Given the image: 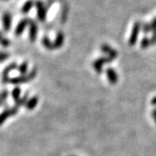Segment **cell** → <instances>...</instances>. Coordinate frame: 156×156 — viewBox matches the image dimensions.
Masks as SVG:
<instances>
[{"label": "cell", "mask_w": 156, "mask_h": 156, "mask_svg": "<svg viewBox=\"0 0 156 156\" xmlns=\"http://www.w3.org/2000/svg\"><path fill=\"white\" fill-rule=\"evenodd\" d=\"M37 76V69H33L30 72L27 74V75H24V76H17V77H13L10 79V83L11 84H21V83H28L32 81L34 78L36 77Z\"/></svg>", "instance_id": "obj_1"}, {"label": "cell", "mask_w": 156, "mask_h": 156, "mask_svg": "<svg viewBox=\"0 0 156 156\" xmlns=\"http://www.w3.org/2000/svg\"><path fill=\"white\" fill-rule=\"evenodd\" d=\"M35 5H36V8H37L38 20L41 21V22H44L46 20V15H47V8L45 7L42 1H37Z\"/></svg>", "instance_id": "obj_2"}, {"label": "cell", "mask_w": 156, "mask_h": 156, "mask_svg": "<svg viewBox=\"0 0 156 156\" xmlns=\"http://www.w3.org/2000/svg\"><path fill=\"white\" fill-rule=\"evenodd\" d=\"M113 61V59L110 58L109 56H103V57H100L98 59H96L94 62H93V68L95 69L96 73L101 74L102 72V66L104 63H108Z\"/></svg>", "instance_id": "obj_3"}, {"label": "cell", "mask_w": 156, "mask_h": 156, "mask_svg": "<svg viewBox=\"0 0 156 156\" xmlns=\"http://www.w3.org/2000/svg\"><path fill=\"white\" fill-rule=\"evenodd\" d=\"M17 69V65L15 62H13V63H11L10 65H8L3 70V73H2V83L7 84L10 83V79L11 78L9 77V73L12 71V70H14V69Z\"/></svg>", "instance_id": "obj_4"}, {"label": "cell", "mask_w": 156, "mask_h": 156, "mask_svg": "<svg viewBox=\"0 0 156 156\" xmlns=\"http://www.w3.org/2000/svg\"><path fill=\"white\" fill-rule=\"evenodd\" d=\"M140 26V24L139 22L134 23V27H133V30H132V33L130 35V37H129V40H128V44L131 46H133L137 41L138 35H139Z\"/></svg>", "instance_id": "obj_5"}, {"label": "cell", "mask_w": 156, "mask_h": 156, "mask_svg": "<svg viewBox=\"0 0 156 156\" xmlns=\"http://www.w3.org/2000/svg\"><path fill=\"white\" fill-rule=\"evenodd\" d=\"M29 25H30V31H29L30 40V42H35L37 36V25L34 20H30V19L29 22Z\"/></svg>", "instance_id": "obj_6"}, {"label": "cell", "mask_w": 156, "mask_h": 156, "mask_svg": "<svg viewBox=\"0 0 156 156\" xmlns=\"http://www.w3.org/2000/svg\"><path fill=\"white\" fill-rule=\"evenodd\" d=\"M29 22H30V19L29 18H24L21 20L19 23L17 24V26L16 27V30H15V35L16 36H20L22 35V33L24 31V29L27 27V25L29 24Z\"/></svg>", "instance_id": "obj_7"}, {"label": "cell", "mask_w": 156, "mask_h": 156, "mask_svg": "<svg viewBox=\"0 0 156 156\" xmlns=\"http://www.w3.org/2000/svg\"><path fill=\"white\" fill-rule=\"evenodd\" d=\"M2 21H3V27L5 31H9L11 27V15L9 12H5L3 14L2 17Z\"/></svg>", "instance_id": "obj_8"}, {"label": "cell", "mask_w": 156, "mask_h": 156, "mask_svg": "<svg viewBox=\"0 0 156 156\" xmlns=\"http://www.w3.org/2000/svg\"><path fill=\"white\" fill-rule=\"evenodd\" d=\"M101 50L108 55V56H109L110 58H112L113 60L115 58H116L117 56V52L116 50H115L114 49H112L111 47L108 44H102L101 47Z\"/></svg>", "instance_id": "obj_9"}, {"label": "cell", "mask_w": 156, "mask_h": 156, "mask_svg": "<svg viewBox=\"0 0 156 156\" xmlns=\"http://www.w3.org/2000/svg\"><path fill=\"white\" fill-rule=\"evenodd\" d=\"M106 75L110 83L115 84L118 82V76H117L116 71L115 69H113L111 68H108L106 70Z\"/></svg>", "instance_id": "obj_10"}, {"label": "cell", "mask_w": 156, "mask_h": 156, "mask_svg": "<svg viewBox=\"0 0 156 156\" xmlns=\"http://www.w3.org/2000/svg\"><path fill=\"white\" fill-rule=\"evenodd\" d=\"M39 101V97L37 95H34L32 96L30 99H29L27 103L25 104L26 105V108L27 110H33L34 108H36V106L37 105Z\"/></svg>", "instance_id": "obj_11"}, {"label": "cell", "mask_w": 156, "mask_h": 156, "mask_svg": "<svg viewBox=\"0 0 156 156\" xmlns=\"http://www.w3.org/2000/svg\"><path fill=\"white\" fill-rule=\"evenodd\" d=\"M63 41H64V35L62 31H59L56 34V39L54 41V46H55V49H58V48H61L62 44H63Z\"/></svg>", "instance_id": "obj_12"}, {"label": "cell", "mask_w": 156, "mask_h": 156, "mask_svg": "<svg viewBox=\"0 0 156 156\" xmlns=\"http://www.w3.org/2000/svg\"><path fill=\"white\" fill-rule=\"evenodd\" d=\"M42 44H43V45H44V47L46 48L47 50H55L54 44L50 41V38H49L47 36H45V37H43V39H42Z\"/></svg>", "instance_id": "obj_13"}, {"label": "cell", "mask_w": 156, "mask_h": 156, "mask_svg": "<svg viewBox=\"0 0 156 156\" xmlns=\"http://www.w3.org/2000/svg\"><path fill=\"white\" fill-rule=\"evenodd\" d=\"M33 5H34L33 0H28V1H26V2H25V4H24L22 7V13H23V14L28 13L29 11L31 10V8L33 7Z\"/></svg>", "instance_id": "obj_14"}, {"label": "cell", "mask_w": 156, "mask_h": 156, "mask_svg": "<svg viewBox=\"0 0 156 156\" xmlns=\"http://www.w3.org/2000/svg\"><path fill=\"white\" fill-rule=\"evenodd\" d=\"M9 117H10V110H9V108H7L0 114V126L3 125Z\"/></svg>", "instance_id": "obj_15"}, {"label": "cell", "mask_w": 156, "mask_h": 156, "mask_svg": "<svg viewBox=\"0 0 156 156\" xmlns=\"http://www.w3.org/2000/svg\"><path fill=\"white\" fill-rule=\"evenodd\" d=\"M28 93H26L25 95H23L22 98H20L19 100L15 101V106H17V108H20L21 106H23L24 104H26L28 101Z\"/></svg>", "instance_id": "obj_16"}, {"label": "cell", "mask_w": 156, "mask_h": 156, "mask_svg": "<svg viewBox=\"0 0 156 156\" xmlns=\"http://www.w3.org/2000/svg\"><path fill=\"white\" fill-rule=\"evenodd\" d=\"M18 71H19V73L22 76L26 75V73L28 71V62H23L22 64H20L18 66Z\"/></svg>", "instance_id": "obj_17"}, {"label": "cell", "mask_w": 156, "mask_h": 156, "mask_svg": "<svg viewBox=\"0 0 156 156\" xmlns=\"http://www.w3.org/2000/svg\"><path fill=\"white\" fill-rule=\"evenodd\" d=\"M20 94H21V89L20 88H15V89L12 90V92H11V95H12V98H13V100L15 101H17V100H19L20 99Z\"/></svg>", "instance_id": "obj_18"}, {"label": "cell", "mask_w": 156, "mask_h": 156, "mask_svg": "<svg viewBox=\"0 0 156 156\" xmlns=\"http://www.w3.org/2000/svg\"><path fill=\"white\" fill-rule=\"evenodd\" d=\"M151 44V42H150V39L148 38V37H143L142 40H141V42H140V47L142 48V49H146V48H147L149 45Z\"/></svg>", "instance_id": "obj_19"}, {"label": "cell", "mask_w": 156, "mask_h": 156, "mask_svg": "<svg viewBox=\"0 0 156 156\" xmlns=\"http://www.w3.org/2000/svg\"><path fill=\"white\" fill-rule=\"evenodd\" d=\"M8 95H9V92L7 89H3L1 92H0V96H1V100L3 101V103L5 104V101L8 98Z\"/></svg>", "instance_id": "obj_20"}, {"label": "cell", "mask_w": 156, "mask_h": 156, "mask_svg": "<svg viewBox=\"0 0 156 156\" xmlns=\"http://www.w3.org/2000/svg\"><path fill=\"white\" fill-rule=\"evenodd\" d=\"M9 110H10V116H14L17 114V112L19 110V108H17V106L11 107V108H9Z\"/></svg>", "instance_id": "obj_21"}, {"label": "cell", "mask_w": 156, "mask_h": 156, "mask_svg": "<svg viewBox=\"0 0 156 156\" xmlns=\"http://www.w3.org/2000/svg\"><path fill=\"white\" fill-rule=\"evenodd\" d=\"M0 44L2 45L3 47L6 48V47H8L9 45L11 44V42H10V40H8V39L5 38V37H3V39H2L1 42H0Z\"/></svg>", "instance_id": "obj_22"}, {"label": "cell", "mask_w": 156, "mask_h": 156, "mask_svg": "<svg viewBox=\"0 0 156 156\" xmlns=\"http://www.w3.org/2000/svg\"><path fill=\"white\" fill-rule=\"evenodd\" d=\"M9 58V54L5 52H0V62H5Z\"/></svg>", "instance_id": "obj_23"}, {"label": "cell", "mask_w": 156, "mask_h": 156, "mask_svg": "<svg viewBox=\"0 0 156 156\" xmlns=\"http://www.w3.org/2000/svg\"><path fill=\"white\" fill-rule=\"evenodd\" d=\"M150 42L151 44H155L156 43V29L155 30H154V31H153V36H152V37H151Z\"/></svg>", "instance_id": "obj_24"}, {"label": "cell", "mask_w": 156, "mask_h": 156, "mask_svg": "<svg viewBox=\"0 0 156 156\" xmlns=\"http://www.w3.org/2000/svg\"><path fill=\"white\" fill-rule=\"evenodd\" d=\"M149 25H150V28L151 30H155L156 29V17H154L153 20H152V22L149 23Z\"/></svg>", "instance_id": "obj_25"}, {"label": "cell", "mask_w": 156, "mask_h": 156, "mask_svg": "<svg viewBox=\"0 0 156 156\" xmlns=\"http://www.w3.org/2000/svg\"><path fill=\"white\" fill-rule=\"evenodd\" d=\"M143 30H144V32H145V33L149 32V31L151 30L150 25H149V24H145V25L143 26Z\"/></svg>", "instance_id": "obj_26"}, {"label": "cell", "mask_w": 156, "mask_h": 156, "mask_svg": "<svg viewBox=\"0 0 156 156\" xmlns=\"http://www.w3.org/2000/svg\"><path fill=\"white\" fill-rule=\"evenodd\" d=\"M152 116H153V118L154 119V121H155V123H156V108L155 109H154L153 112H152Z\"/></svg>", "instance_id": "obj_27"}, {"label": "cell", "mask_w": 156, "mask_h": 156, "mask_svg": "<svg viewBox=\"0 0 156 156\" xmlns=\"http://www.w3.org/2000/svg\"><path fill=\"white\" fill-rule=\"evenodd\" d=\"M152 104H154V105H156V97L153 98V100H152Z\"/></svg>", "instance_id": "obj_28"}, {"label": "cell", "mask_w": 156, "mask_h": 156, "mask_svg": "<svg viewBox=\"0 0 156 156\" xmlns=\"http://www.w3.org/2000/svg\"><path fill=\"white\" fill-rule=\"evenodd\" d=\"M3 105H4V103H3V101L1 100V96H0V107L3 106Z\"/></svg>", "instance_id": "obj_29"}, {"label": "cell", "mask_w": 156, "mask_h": 156, "mask_svg": "<svg viewBox=\"0 0 156 156\" xmlns=\"http://www.w3.org/2000/svg\"><path fill=\"white\" fill-rule=\"evenodd\" d=\"M3 37H3V35H2L1 31H0V42H1V40L3 39Z\"/></svg>", "instance_id": "obj_30"}]
</instances>
